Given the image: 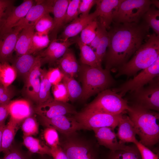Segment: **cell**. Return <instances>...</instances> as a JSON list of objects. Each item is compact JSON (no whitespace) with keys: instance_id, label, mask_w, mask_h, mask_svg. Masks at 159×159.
<instances>
[{"instance_id":"6da1fadb","label":"cell","mask_w":159,"mask_h":159,"mask_svg":"<svg viewBox=\"0 0 159 159\" xmlns=\"http://www.w3.org/2000/svg\"><path fill=\"white\" fill-rule=\"evenodd\" d=\"M143 21L138 23L113 22L108 31L109 42L104 57L106 69H118L130 60L150 34Z\"/></svg>"},{"instance_id":"7a4b0ae2","label":"cell","mask_w":159,"mask_h":159,"mask_svg":"<svg viewBox=\"0 0 159 159\" xmlns=\"http://www.w3.org/2000/svg\"><path fill=\"white\" fill-rule=\"evenodd\" d=\"M126 112L134 125L139 142L151 150L159 141V113L134 104L129 105Z\"/></svg>"},{"instance_id":"3957f363","label":"cell","mask_w":159,"mask_h":159,"mask_svg":"<svg viewBox=\"0 0 159 159\" xmlns=\"http://www.w3.org/2000/svg\"><path fill=\"white\" fill-rule=\"evenodd\" d=\"M159 57V35L150 34L147 39L127 63L119 67L116 77H130L152 65Z\"/></svg>"},{"instance_id":"277c9868","label":"cell","mask_w":159,"mask_h":159,"mask_svg":"<svg viewBox=\"0 0 159 159\" xmlns=\"http://www.w3.org/2000/svg\"><path fill=\"white\" fill-rule=\"evenodd\" d=\"M110 72L102 67H91L82 64L79 65L77 74L82 90L81 99L87 100L113 86L115 81Z\"/></svg>"},{"instance_id":"5b68a950","label":"cell","mask_w":159,"mask_h":159,"mask_svg":"<svg viewBox=\"0 0 159 159\" xmlns=\"http://www.w3.org/2000/svg\"><path fill=\"white\" fill-rule=\"evenodd\" d=\"M129 107L127 101L118 94L108 89L97 94L95 98L84 109L111 115L126 112Z\"/></svg>"},{"instance_id":"8992f818","label":"cell","mask_w":159,"mask_h":159,"mask_svg":"<svg viewBox=\"0 0 159 159\" xmlns=\"http://www.w3.org/2000/svg\"><path fill=\"white\" fill-rule=\"evenodd\" d=\"M151 4L150 0H123L114 14L113 22H139Z\"/></svg>"},{"instance_id":"52a82bcc","label":"cell","mask_w":159,"mask_h":159,"mask_svg":"<svg viewBox=\"0 0 159 159\" xmlns=\"http://www.w3.org/2000/svg\"><path fill=\"white\" fill-rule=\"evenodd\" d=\"M125 113L111 115L84 109L74 114L73 117L84 129L92 130L95 128L108 127L114 130Z\"/></svg>"},{"instance_id":"ba28073f","label":"cell","mask_w":159,"mask_h":159,"mask_svg":"<svg viewBox=\"0 0 159 159\" xmlns=\"http://www.w3.org/2000/svg\"><path fill=\"white\" fill-rule=\"evenodd\" d=\"M159 74V57L150 66L143 69L132 79L112 90L122 97L129 92H132L143 87Z\"/></svg>"},{"instance_id":"9c48e42d","label":"cell","mask_w":159,"mask_h":159,"mask_svg":"<svg viewBox=\"0 0 159 159\" xmlns=\"http://www.w3.org/2000/svg\"><path fill=\"white\" fill-rule=\"evenodd\" d=\"M149 85L132 93L134 103L142 107L157 112L159 110V76Z\"/></svg>"},{"instance_id":"30bf717a","label":"cell","mask_w":159,"mask_h":159,"mask_svg":"<svg viewBox=\"0 0 159 159\" xmlns=\"http://www.w3.org/2000/svg\"><path fill=\"white\" fill-rule=\"evenodd\" d=\"M61 147L69 159H100L96 149L79 139L68 138Z\"/></svg>"},{"instance_id":"8fae6325","label":"cell","mask_w":159,"mask_h":159,"mask_svg":"<svg viewBox=\"0 0 159 159\" xmlns=\"http://www.w3.org/2000/svg\"><path fill=\"white\" fill-rule=\"evenodd\" d=\"M34 3L33 0H25L18 6L13 5L9 7L0 21V36L11 32L17 23L25 16Z\"/></svg>"},{"instance_id":"7c38bea8","label":"cell","mask_w":159,"mask_h":159,"mask_svg":"<svg viewBox=\"0 0 159 159\" xmlns=\"http://www.w3.org/2000/svg\"><path fill=\"white\" fill-rule=\"evenodd\" d=\"M34 110L39 116L48 118L60 115H74L77 112L74 107L68 102L57 101L53 97L45 102L37 105Z\"/></svg>"},{"instance_id":"4fadbf2b","label":"cell","mask_w":159,"mask_h":159,"mask_svg":"<svg viewBox=\"0 0 159 159\" xmlns=\"http://www.w3.org/2000/svg\"><path fill=\"white\" fill-rule=\"evenodd\" d=\"M40 59L32 68L24 82L22 90L23 95L29 101L37 104L38 103V96L42 69Z\"/></svg>"},{"instance_id":"5bb4252c","label":"cell","mask_w":159,"mask_h":159,"mask_svg":"<svg viewBox=\"0 0 159 159\" xmlns=\"http://www.w3.org/2000/svg\"><path fill=\"white\" fill-rule=\"evenodd\" d=\"M39 117L44 125L53 128L67 135H70L77 130L84 129L73 117H69L66 115H60L50 118Z\"/></svg>"},{"instance_id":"9a60e30c","label":"cell","mask_w":159,"mask_h":159,"mask_svg":"<svg viewBox=\"0 0 159 159\" xmlns=\"http://www.w3.org/2000/svg\"><path fill=\"white\" fill-rule=\"evenodd\" d=\"M36 4L29 9L25 16L20 20L15 27L22 29L30 24H35L44 15L52 13L54 0H36Z\"/></svg>"},{"instance_id":"2e32d148","label":"cell","mask_w":159,"mask_h":159,"mask_svg":"<svg viewBox=\"0 0 159 159\" xmlns=\"http://www.w3.org/2000/svg\"><path fill=\"white\" fill-rule=\"evenodd\" d=\"M74 43L73 39L60 42L57 39H54L47 48L40 52L37 57L40 59L42 64L44 63L53 64L64 54L69 46Z\"/></svg>"},{"instance_id":"e0dca14e","label":"cell","mask_w":159,"mask_h":159,"mask_svg":"<svg viewBox=\"0 0 159 159\" xmlns=\"http://www.w3.org/2000/svg\"><path fill=\"white\" fill-rule=\"evenodd\" d=\"M123 0H97L96 10L97 11V20L106 29H109L113 22L115 12Z\"/></svg>"},{"instance_id":"ac0fdd59","label":"cell","mask_w":159,"mask_h":159,"mask_svg":"<svg viewBox=\"0 0 159 159\" xmlns=\"http://www.w3.org/2000/svg\"><path fill=\"white\" fill-rule=\"evenodd\" d=\"M22 29L15 27L11 32L0 36V63L11 62L18 35Z\"/></svg>"},{"instance_id":"d6986e66","label":"cell","mask_w":159,"mask_h":159,"mask_svg":"<svg viewBox=\"0 0 159 159\" xmlns=\"http://www.w3.org/2000/svg\"><path fill=\"white\" fill-rule=\"evenodd\" d=\"M114 129L108 127L93 129L95 136L99 145L103 146L110 150H125L129 145L120 143L118 141Z\"/></svg>"},{"instance_id":"ffe728a7","label":"cell","mask_w":159,"mask_h":159,"mask_svg":"<svg viewBox=\"0 0 159 159\" xmlns=\"http://www.w3.org/2000/svg\"><path fill=\"white\" fill-rule=\"evenodd\" d=\"M98 14L95 10L92 13L86 16L80 15L68 24L60 37L62 41H66L76 37L91 22L97 19Z\"/></svg>"},{"instance_id":"44dd1931","label":"cell","mask_w":159,"mask_h":159,"mask_svg":"<svg viewBox=\"0 0 159 159\" xmlns=\"http://www.w3.org/2000/svg\"><path fill=\"white\" fill-rule=\"evenodd\" d=\"M125 113L122 115L117 126V137L120 143H131L135 144L138 141L136 137L137 132L135 128L129 117Z\"/></svg>"},{"instance_id":"7402d4cb","label":"cell","mask_w":159,"mask_h":159,"mask_svg":"<svg viewBox=\"0 0 159 159\" xmlns=\"http://www.w3.org/2000/svg\"><path fill=\"white\" fill-rule=\"evenodd\" d=\"M39 59L32 54H26L13 58L10 62L16 72L17 77L21 78L24 82L32 68Z\"/></svg>"},{"instance_id":"603a6c76","label":"cell","mask_w":159,"mask_h":159,"mask_svg":"<svg viewBox=\"0 0 159 159\" xmlns=\"http://www.w3.org/2000/svg\"><path fill=\"white\" fill-rule=\"evenodd\" d=\"M8 107L10 117L20 123L31 116L32 113L29 101L25 99L11 100Z\"/></svg>"},{"instance_id":"cb8c5ba5","label":"cell","mask_w":159,"mask_h":159,"mask_svg":"<svg viewBox=\"0 0 159 159\" xmlns=\"http://www.w3.org/2000/svg\"><path fill=\"white\" fill-rule=\"evenodd\" d=\"M34 26L33 24L28 25L19 34L14 50L17 56L29 54L35 32Z\"/></svg>"},{"instance_id":"d4e9b609","label":"cell","mask_w":159,"mask_h":159,"mask_svg":"<svg viewBox=\"0 0 159 159\" xmlns=\"http://www.w3.org/2000/svg\"><path fill=\"white\" fill-rule=\"evenodd\" d=\"M64 74L74 77L77 74L79 65L73 51L68 49L64 54L56 62Z\"/></svg>"},{"instance_id":"484cf974","label":"cell","mask_w":159,"mask_h":159,"mask_svg":"<svg viewBox=\"0 0 159 159\" xmlns=\"http://www.w3.org/2000/svg\"><path fill=\"white\" fill-rule=\"evenodd\" d=\"M69 1L68 0H54L52 11L54 15V26L51 32L52 40L57 39L58 32L64 25L65 15Z\"/></svg>"},{"instance_id":"4316f807","label":"cell","mask_w":159,"mask_h":159,"mask_svg":"<svg viewBox=\"0 0 159 159\" xmlns=\"http://www.w3.org/2000/svg\"><path fill=\"white\" fill-rule=\"evenodd\" d=\"M72 39L79 48L80 60L82 64L93 67H102L98 62L95 52L89 45L83 43L78 36Z\"/></svg>"},{"instance_id":"83f0119b","label":"cell","mask_w":159,"mask_h":159,"mask_svg":"<svg viewBox=\"0 0 159 159\" xmlns=\"http://www.w3.org/2000/svg\"><path fill=\"white\" fill-rule=\"evenodd\" d=\"M20 123L10 117L9 121L4 127L2 135L1 151L5 155L12 147V144Z\"/></svg>"},{"instance_id":"f1b7e54d","label":"cell","mask_w":159,"mask_h":159,"mask_svg":"<svg viewBox=\"0 0 159 159\" xmlns=\"http://www.w3.org/2000/svg\"><path fill=\"white\" fill-rule=\"evenodd\" d=\"M23 144L31 153L51 156V148L32 136L23 137Z\"/></svg>"},{"instance_id":"f546056e","label":"cell","mask_w":159,"mask_h":159,"mask_svg":"<svg viewBox=\"0 0 159 159\" xmlns=\"http://www.w3.org/2000/svg\"><path fill=\"white\" fill-rule=\"evenodd\" d=\"M65 85L71 102L81 99L82 93V87L74 77L64 74L62 82Z\"/></svg>"},{"instance_id":"4dcf8cb0","label":"cell","mask_w":159,"mask_h":159,"mask_svg":"<svg viewBox=\"0 0 159 159\" xmlns=\"http://www.w3.org/2000/svg\"><path fill=\"white\" fill-rule=\"evenodd\" d=\"M110 151L105 159H142L139 150L134 144L125 150Z\"/></svg>"},{"instance_id":"1f68e13d","label":"cell","mask_w":159,"mask_h":159,"mask_svg":"<svg viewBox=\"0 0 159 159\" xmlns=\"http://www.w3.org/2000/svg\"><path fill=\"white\" fill-rule=\"evenodd\" d=\"M0 72V85L7 87L10 86L17 77L16 72L9 63H1Z\"/></svg>"},{"instance_id":"d6a6232c","label":"cell","mask_w":159,"mask_h":159,"mask_svg":"<svg viewBox=\"0 0 159 159\" xmlns=\"http://www.w3.org/2000/svg\"><path fill=\"white\" fill-rule=\"evenodd\" d=\"M50 40L48 34L35 32L33 36L30 49L28 54H34L47 47Z\"/></svg>"},{"instance_id":"836d02e7","label":"cell","mask_w":159,"mask_h":159,"mask_svg":"<svg viewBox=\"0 0 159 159\" xmlns=\"http://www.w3.org/2000/svg\"><path fill=\"white\" fill-rule=\"evenodd\" d=\"M159 11L154 6H150L144 15L142 19L154 31L155 33L159 35Z\"/></svg>"},{"instance_id":"e575fe53","label":"cell","mask_w":159,"mask_h":159,"mask_svg":"<svg viewBox=\"0 0 159 159\" xmlns=\"http://www.w3.org/2000/svg\"><path fill=\"white\" fill-rule=\"evenodd\" d=\"M47 71L45 69H42L37 104L45 102L52 98L50 91L52 85L47 77Z\"/></svg>"},{"instance_id":"d590c367","label":"cell","mask_w":159,"mask_h":159,"mask_svg":"<svg viewBox=\"0 0 159 159\" xmlns=\"http://www.w3.org/2000/svg\"><path fill=\"white\" fill-rule=\"evenodd\" d=\"M100 23V22H99ZM101 36L99 44L95 52L98 62L102 65V63L105 56L107 49L109 45V38L108 31L101 24Z\"/></svg>"},{"instance_id":"8d00e7d4","label":"cell","mask_w":159,"mask_h":159,"mask_svg":"<svg viewBox=\"0 0 159 159\" xmlns=\"http://www.w3.org/2000/svg\"><path fill=\"white\" fill-rule=\"evenodd\" d=\"M54 26L53 18L49 14H46L40 18L35 24L36 32L43 34H48Z\"/></svg>"},{"instance_id":"74e56055","label":"cell","mask_w":159,"mask_h":159,"mask_svg":"<svg viewBox=\"0 0 159 159\" xmlns=\"http://www.w3.org/2000/svg\"><path fill=\"white\" fill-rule=\"evenodd\" d=\"M97 19L90 23L81 31L80 37L83 43L89 45L95 37L97 26Z\"/></svg>"},{"instance_id":"f35d334b","label":"cell","mask_w":159,"mask_h":159,"mask_svg":"<svg viewBox=\"0 0 159 159\" xmlns=\"http://www.w3.org/2000/svg\"><path fill=\"white\" fill-rule=\"evenodd\" d=\"M21 127L23 137L35 135L39 132L38 125L37 120L31 116L23 120Z\"/></svg>"},{"instance_id":"ab89813d","label":"cell","mask_w":159,"mask_h":159,"mask_svg":"<svg viewBox=\"0 0 159 159\" xmlns=\"http://www.w3.org/2000/svg\"><path fill=\"white\" fill-rule=\"evenodd\" d=\"M52 90L54 100L63 102H67L69 100V95L67 88L62 82L52 86Z\"/></svg>"},{"instance_id":"60d3db41","label":"cell","mask_w":159,"mask_h":159,"mask_svg":"<svg viewBox=\"0 0 159 159\" xmlns=\"http://www.w3.org/2000/svg\"><path fill=\"white\" fill-rule=\"evenodd\" d=\"M43 137L46 145L50 148L59 145V135L57 131L55 129L47 127L44 131Z\"/></svg>"},{"instance_id":"b9f144b4","label":"cell","mask_w":159,"mask_h":159,"mask_svg":"<svg viewBox=\"0 0 159 159\" xmlns=\"http://www.w3.org/2000/svg\"><path fill=\"white\" fill-rule=\"evenodd\" d=\"M80 1V0H69L65 15L64 25L71 22L78 17V9Z\"/></svg>"},{"instance_id":"7bdbcfd3","label":"cell","mask_w":159,"mask_h":159,"mask_svg":"<svg viewBox=\"0 0 159 159\" xmlns=\"http://www.w3.org/2000/svg\"><path fill=\"white\" fill-rule=\"evenodd\" d=\"M46 76L52 86L62 82L64 74L59 68L57 67L50 68L48 70H47Z\"/></svg>"},{"instance_id":"ee69618b","label":"cell","mask_w":159,"mask_h":159,"mask_svg":"<svg viewBox=\"0 0 159 159\" xmlns=\"http://www.w3.org/2000/svg\"><path fill=\"white\" fill-rule=\"evenodd\" d=\"M137 148L142 159H159V153H155L143 145L139 141L135 144Z\"/></svg>"},{"instance_id":"f6af8a7d","label":"cell","mask_w":159,"mask_h":159,"mask_svg":"<svg viewBox=\"0 0 159 159\" xmlns=\"http://www.w3.org/2000/svg\"><path fill=\"white\" fill-rule=\"evenodd\" d=\"M97 1V0H81L78 9L79 14L84 16L88 15L91 8L96 4Z\"/></svg>"},{"instance_id":"bcb514c9","label":"cell","mask_w":159,"mask_h":159,"mask_svg":"<svg viewBox=\"0 0 159 159\" xmlns=\"http://www.w3.org/2000/svg\"><path fill=\"white\" fill-rule=\"evenodd\" d=\"M3 159H31L28 154L20 150L11 148Z\"/></svg>"},{"instance_id":"7dc6e473","label":"cell","mask_w":159,"mask_h":159,"mask_svg":"<svg viewBox=\"0 0 159 159\" xmlns=\"http://www.w3.org/2000/svg\"><path fill=\"white\" fill-rule=\"evenodd\" d=\"M51 153L52 159H69L65 152L59 145L51 148Z\"/></svg>"},{"instance_id":"c3c4849f","label":"cell","mask_w":159,"mask_h":159,"mask_svg":"<svg viewBox=\"0 0 159 159\" xmlns=\"http://www.w3.org/2000/svg\"><path fill=\"white\" fill-rule=\"evenodd\" d=\"M97 26L96 30V35L89 45L93 50L96 49L98 46L100 42L101 36V25L97 21Z\"/></svg>"},{"instance_id":"681fc988","label":"cell","mask_w":159,"mask_h":159,"mask_svg":"<svg viewBox=\"0 0 159 159\" xmlns=\"http://www.w3.org/2000/svg\"><path fill=\"white\" fill-rule=\"evenodd\" d=\"M14 1L13 0H0V21L7 9L13 5Z\"/></svg>"},{"instance_id":"f907efd6","label":"cell","mask_w":159,"mask_h":159,"mask_svg":"<svg viewBox=\"0 0 159 159\" xmlns=\"http://www.w3.org/2000/svg\"><path fill=\"white\" fill-rule=\"evenodd\" d=\"M8 103L0 105V122L6 120L9 115Z\"/></svg>"},{"instance_id":"816d5d0a","label":"cell","mask_w":159,"mask_h":159,"mask_svg":"<svg viewBox=\"0 0 159 159\" xmlns=\"http://www.w3.org/2000/svg\"><path fill=\"white\" fill-rule=\"evenodd\" d=\"M5 120L0 122V153L1 152L2 135L3 129L5 125Z\"/></svg>"},{"instance_id":"f5cc1de1","label":"cell","mask_w":159,"mask_h":159,"mask_svg":"<svg viewBox=\"0 0 159 159\" xmlns=\"http://www.w3.org/2000/svg\"><path fill=\"white\" fill-rule=\"evenodd\" d=\"M8 87H6L0 85V99L4 93L7 91Z\"/></svg>"},{"instance_id":"db71d44e","label":"cell","mask_w":159,"mask_h":159,"mask_svg":"<svg viewBox=\"0 0 159 159\" xmlns=\"http://www.w3.org/2000/svg\"><path fill=\"white\" fill-rule=\"evenodd\" d=\"M151 1L152 4H153L155 7L159 8V1L158 0H151Z\"/></svg>"},{"instance_id":"11a10c76","label":"cell","mask_w":159,"mask_h":159,"mask_svg":"<svg viewBox=\"0 0 159 159\" xmlns=\"http://www.w3.org/2000/svg\"><path fill=\"white\" fill-rule=\"evenodd\" d=\"M41 159H52V158H48L43 157V158H41Z\"/></svg>"},{"instance_id":"9f6ffc18","label":"cell","mask_w":159,"mask_h":159,"mask_svg":"<svg viewBox=\"0 0 159 159\" xmlns=\"http://www.w3.org/2000/svg\"><path fill=\"white\" fill-rule=\"evenodd\" d=\"M1 63H0V71H1Z\"/></svg>"},{"instance_id":"6f0895ef","label":"cell","mask_w":159,"mask_h":159,"mask_svg":"<svg viewBox=\"0 0 159 159\" xmlns=\"http://www.w3.org/2000/svg\"><path fill=\"white\" fill-rule=\"evenodd\" d=\"M0 159H1L0 158Z\"/></svg>"}]
</instances>
